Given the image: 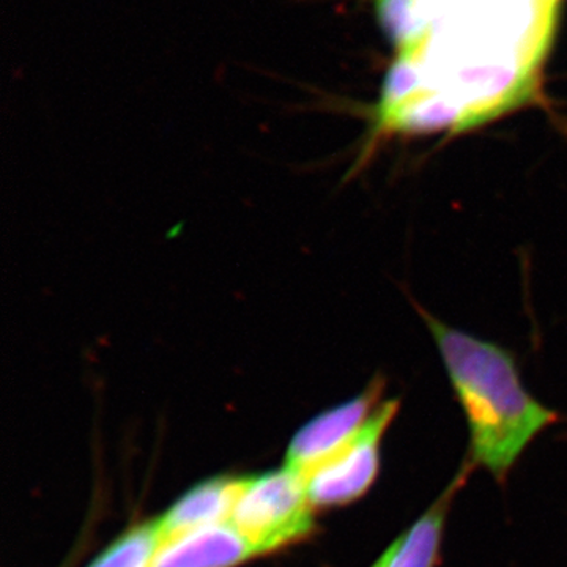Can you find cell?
<instances>
[{"mask_svg":"<svg viewBox=\"0 0 567 567\" xmlns=\"http://www.w3.org/2000/svg\"><path fill=\"white\" fill-rule=\"evenodd\" d=\"M431 331L470 431L468 464L506 480L557 413L528 393L513 354L417 308Z\"/></svg>","mask_w":567,"mask_h":567,"instance_id":"cell-1","label":"cell"},{"mask_svg":"<svg viewBox=\"0 0 567 567\" xmlns=\"http://www.w3.org/2000/svg\"><path fill=\"white\" fill-rule=\"evenodd\" d=\"M315 513L305 476L284 466L241 480L229 522L262 555L311 535Z\"/></svg>","mask_w":567,"mask_h":567,"instance_id":"cell-2","label":"cell"},{"mask_svg":"<svg viewBox=\"0 0 567 567\" xmlns=\"http://www.w3.org/2000/svg\"><path fill=\"white\" fill-rule=\"evenodd\" d=\"M399 409V398L385 399L353 440L306 476L315 509L350 505L372 487L380 472L383 439Z\"/></svg>","mask_w":567,"mask_h":567,"instance_id":"cell-3","label":"cell"},{"mask_svg":"<svg viewBox=\"0 0 567 567\" xmlns=\"http://www.w3.org/2000/svg\"><path fill=\"white\" fill-rule=\"evenodd\" d=\"M386 382L375 377L363 393L312 417L295 434L287 450L286 468L306 476L333 457L357 436L385 401Z\"/></svg>","mask_w":567,"mask_h":567,"instance_id":"cell-4","label":"cell"},{"mask_svg":"<svg viewBox=\"0 0 567 567\" xmlns=\"http://www.w3.org/2000/svg\"><path fill=\"white\" fill-rule=\"evenodd\" d=\"M252 557L248 540L227 522L164 540L155 567H237Z\"/></svg>","mask_w":567,"mask_h":567,"instance_id":"cell-5","label":"cell"},{"mask_svg":"<svg viewBox=\"0 0 567 567\" xmlns=\"http://www.w3.org/2000/svg\"><path fill=\"white\" fill-rule=\"evenodd\" d=\"M473 466L464 465L434 505L405 533L391 543L372 567H436L443 533L454 496L464 486Z\"/></svg>","mask_w":567,"mask_h":567,"instance_id":"cell-6","label":"cell"},{"mask_svg":"<svg viewBox=\"0 0 567 567\" xmlns=\"http://www.w3.org/2000/svg\"><path fill=\"white\" fill-rule=\"evenodd\" d=\"M238 477H216L186 492L158 518L164 540L212 525L227 524L240 492Z\"/></svg>","mask_w":567,"mask_h":567,"instance_id":"cell-7","label":"cell"},{"mask_svg":"<svg viewBox=\"0 0 567 567\" xmlns=\"http://www.w3.org/2000/svg\"><path fill=\"white\" fill-rule=\"evenodd\" d=\"M164 543L158 518L123 533L89 567H155Z\"/></svg>","mask_w":567,"mask_h":567,"instance_id":"cell-8","label":"cell"}]
</instances>
